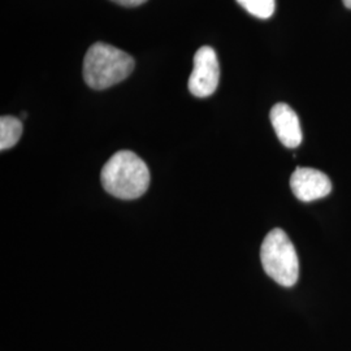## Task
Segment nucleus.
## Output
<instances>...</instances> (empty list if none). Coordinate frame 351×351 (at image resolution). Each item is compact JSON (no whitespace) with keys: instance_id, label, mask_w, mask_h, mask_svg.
I'll return each mask as SVG.
<instances>
[{"instance_id":"nucleus-1","label":"nucleus","mask_w":351,"mask_h":351,"mask_svg":"<svg viewBox=\"0 0 351 351\" xmlns=\"http://www.w3.org/2000/svg\"><path fill=\"white\" fill-rule=\"evenodd\" d=\"M101 185L107 193L120 199H137L150 185V171L137 154L119 151L104 164Z\"/></svg>"},{"instance_id":"nucleus-2","label":"nucleus","mask_w":351,"mask_h":351,"mask_svg":"<svg viewBox=\"0 0 351 351\" xmlns=\"http://www.w3.org/2000/svg\"><path fill=\"white\" fill-rule=\"evenodd\" d=\"M133 69L130 55L101 42L93 45L84 59V78L94 90L111 88L132 75Z\"/></svg>"},{"instance_id":"nucleus-3","label":"nucleus","mask_w":351,"mask_h":351,"mask_svg":"<svg viewBox=\"0 0 351 351\" xmlns=\"http://www.w3.org/2000/svg\"><path fill=\"white\" fill-rule=\"evenodd\" d=\"M264 272L281 287H294L300 277V261L295 247L282 229H272L261 249Z\"/></svg>"},{"instance_id":"nucleus-4","label":"nucleus","mask_w":351,"mask_h":351,"mask_svg":"<svg viewBox=\"0 0 351 351\" xmlns=\"http://www.w3.org/2000/svg\"><path fill=\"white\" fill-rule=\"evenodd\" d=\"M220 80V66L216 52L203 46L194 56V68L189 78V90L194 97L207 98L216 91Z\"/></svg>"},{"instance_id":"nucleus-5","label":"nucleus","mask_w":351,"mask_h":351,"mask_svg":"<svg viewBox=\"0 0 351 351\" xmlns=\"http://www.w3.org/2000/svg\"><path fill=\"white\" fill-rule=\"evenodd\" d=\"M290 188L300 201L314 202L326 197L332 191V184L326 173L300 167L290 177Z\"/></svg>"},{"instance_id":"nucleus-6","label":"nucleus","mask_w":351,"mask_h":351,"mask_svg":"<svg viewBox=\"0 0 351 351\" xmlns=\"http://www.w3.org/2000/svg\"><path fill=\"white\" fill-rule=\"evenodd\" d=\"M269 119L277 137L285 147L295 149L301 145L303 138L301 123L298 114L290 106L285 103H277L269 112Z\"/></svg>"},{"instance_id":"nucleus-7","label":"nucleus","mask_w":351,"mask_h":351,"mask_svg":"<svg viewBox=\"0 0 351 351\" xmlns=\"http://www.w3.org/2000/svg\"><path fill=\"white\" fill-rule=\"evenodd\" d=\"M23 134V123L13 116H1L0 119V150L13 147Z\"/></svg>"},{"instance_id":"nucleus-8","label":"nucleus","mask_w":351,"mask_h":351,"mask_svg":"<svg viewBox=\"0 0 351 351\" xmlns=\"http://www.w3.org/2000/svg\"><path fill=\"white\" fill-rule=\"evenodd\" d=\"M237 3L250 14L262 20L272 17L276 10V0H237Z\"/></svg>"},{"instance_id":"nucleus-9","label":"nucleus","mask_w":351,"mask_h":351,"mask_svg":"<svg viewBox=\"0 0 351 351\" xmlns=\"http://www.w3.org/2000/svg\"><path fill=\"white\" fill-rule=\"evenodd\" d=\"M112 1L123 5V7H138L141 4L146 3L147 0H112Z\"/></svg>"},{"instance_id":"nucleus-10","label":"nucleus","mask_w":351,"mask_h":351,"mask_svg":"<svg viewBox=\"0 0 351 351\" xmlns=\"http://www.w3.org/2000/svg\"><path fill=\"white\" fill-rule=\"evenodd\" d=\"M342 1H343V4H345L346 8L351 10V0H342Z\"/></svg>"}]
</instances>
